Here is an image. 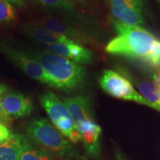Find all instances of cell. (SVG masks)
I'll return each mask as SVG.
<instances>
[{
	"label": "cell",
	"instance_id": "obj_14",
	"mask_svg": "<svg viewBox=\"0 0 160 160\" xmlns=\"http://www.w3.org/2000/svg\"><path fill=\"white\" fill-rule=\"evenodd\" d=\"M137 85L141 94L160 108V89L156 84L150 81L141 80L137 82Z\"/></svg>",
	"mask_w": 160,
	"mask_h": 160
},
{
	"label": "cell",
	"instance_id": "obj_17",
	"mask_svg": "<svg viewBox=\"0 0 160 160\" xmlns=\"http://www.w3.org/2000/svg\"><path fill=\"white\" fill-rule=\"evenodd\" d=\"M20 160H54L48 153L43 151L30 149L24 152Z\"/></svg>",
	"mask_w": 160,
	"mask_h": 160
},
{
	"label": "cell",
	"instance_id": "obj_18",
	"mask_svg": "<svg viewBox=\"0 0 160 160\" xmlns=\"http://www.w3.org/2000/svg\"><path fill=\"white\" fill-rule=\"evenodd\" d=\"M8 90V87H7V86L2 83H0V122L7 125H9L11 123L12 119L8 117V115L6 113L5 110H4L2 104V96Z\"/></svg>",
	"mask_w": 160,
	"mask_h": 160
},
{
	"label": "cell",
	"instance_id": "obj_9",
	"mask_svg": "<svg viewBox=\"0 0 160 160\" xmlns=\"http://www.w3.org/2000/svg\"><path fill=\"white\" fill-rule=\"evenodd\" d=\"M5 111L11 119H19L31 114L33 110L31 98L17 91L5 92L2 96Z\"/></svg>",
	"mask_w": 160,
	"mask_h": 160
},
{
	"label": "cell",
	"instance_id": "obj_6",
	"mask_svg": "<svg viewBox=\"0 0 160 160\" xmlns=\"http://www.w3.org/2000/svg\"><path fill=\"white\" fill-rule=\"evenodd\" d=\"M62 101L68 109L80 135L100 128L93 119L88 97L79 95L63 98Z\"/></svg>",
	"mask_w": 160,
	"mask_h": 160
},
{
	"label": "cell",
	"instance_id": "obj_1",
	"mask_svg": "<svg viewBox=\"0 0 160 160\" xmlns=\"http://www.w3.org/2000/svg\"><path fill=\"white\" fill-rule=\"evenodd\" d=\"M111 21L118 36L106 46L107 53L160 68V40L142 27L126 25L114 18Z\"/></svg>",
	"mask_w": 160,
	"mask_h": 160
},
{
	"label": "cell",
	"instance_id": "obj_4",
	"mask_svg": "<svg viewBox=\"0 0 160 160\" xmlns=\"http://www.w3.org/2000/svg\"><path fill=\"white\" fill-rule=\"evenodd\" d=\"M40 103L45 110L52 122L66 138L72 142L77 143L82 138L71 113L62 101L54 93L48 91L40 97Z\"/></svg>",
	"mask_w": 160,
	"mask_h": 160
},
{
	"label": "cell",
	"instance_id": "obj_12",
	"mask_svg": "<svg viewBox=\"0 0 160 160\" xmlns=\"http://www.w3.org/2000/svg\"><path fill=\"white\" fill-rule=\"evenodd\" d=\"M36 22L53 33L65 36L78 43H88L90 42L89 38L87 35L84 34L77 29L55 18L45 17Z\"/></svg>",
	"mask_w": 160,
	"mask_h": 160
},
{
	"label": "cell",
	"instance_id": "obj_23",
	"mask_svg": "<svg viewBox=\"0 0 160 160\" xmlns=\"http://www.w3.org/2000/svg\"><path fill=\"white\" fill-rule=\"evenodd\" d=\"M157 2H158V4L160 5V0H157Z\"/></svg>",
	"mask_w": 160,
	"mask_h": 160
},
{
	"label": "cell",
	"instance_id": "obj_19",
	"mask_svg": "<svg viewBox=\"0 0 160 160\" xmlns=\"http://www.w3.org/2000/svg\"><path fill=\"white\" fill-rule=\"evenodd\" d=\"M13 133L8 128L5 124L0 122V145L5 143L11 137Z\"/></svg>",
	"mask_w": 160,
	"mask_h": 160
},
{
	"label": "cell",
	"instance_id": "obj_20",
	"mask_svg": "<svg viewBox=\"0 0 160 160\" xmlns=\"http://www.w3.org/2000/svg\"><path fill=\"white\" fill-rule=\"evenodd\" d=\"M5 1L8 2L11 5H13L15 6H17L18 8H25L26 5L25 0H5Z\"/></svg>",
	"mask_w": 160,
	"mask_h": 160
},
{
	"label": "cell",
	"instance_id": "obj_15",
	"mask_svg": "<svg viewBox=\"0 0 160 160\" xmlns=\"http://www.w3.org/2000/svg\"><path fill=\"white\" fill-rule=\"evenodd\" d=\"M17 11L13 5L5 0H0V23L11 25L16 21Z\"/></svg>",
	"mask_w": 160,
	"mask_h": 160
},
{
	"label": "cell",
	"instance_id": "obj_11",
	"mask_svg": "<svg viewBox=\"0 0 160 160\" xmlns=\"http://www.w3.org/2000/svg\"><path fill=\"white\" fill-rule=\"evenodd\" d=\"M32 148L28 138L13 133L7 142L0 145V160H20L24 152Z\"/></svg>",
	"mask_w": 160,
	"mask_h": 160
},
{
	"label": "cell",
	"instance_id": "obj_10",
	"mask_svg": "<svg viewBox=\"0 0 160 160\" xmlns=\"http://www.w3.org/2000/svg\"><path fill=\"white\" fill-rule=\"evenodd\" d=\"M48 51L62 56L79 64H90L93 59V53L91 50L78 42L68 44H54L46 45Z\"/></svg>",
	"mask_w": 160,
	"mask_h": 160
},
{
	"label": "cell",
	"instance_id": "obj_22",
	"mask_svg": "<svg viewBox=\"0 0 160 160\" xmlns=\"http://www.w3.org/2000/svg\"><path fill=\"white\" fill-rule=\"evenodd\" d=\"M71 1H73V0H71ZM74 1H77V2H82L85 1V0H74Z\"/></svg>",
	"mask_w": 160,
	"mask_h": 160
},
{
	"label": "cell",
	"instance_id": "obj_21",
	"mask_svg": "<svg viewBox=\"0 0 160 160\" xmlns=\"http://www.w3.org/2000/svg\"><path fill=\"white\" fill-rule=\"evenodd\" d=\"M116 160H127L120 151L116 152Z\"/></svg>",
	"mask_w": 160,
	"mask_h": 160
},
{
	"label": "cell",
	"instance_id": "obj_2",
	"mask_svg": "<svg viewBox=\"0 0 160 160\" xmlns=\"http://www.w3.org/2000/svg\"><path fill=\"white\" fill-rule=\"evenodd\" d=\"M31 54L42 67L51 88L71 92L83 87L86 69L81 64L50 51H33Z\"/></svg>",
	"mask_w": 160,
	"mask_h": 160
},
{
	"label": "cell",
	"instance_id": "obj_16",
	"mask_svg": "<svg viewBox=\"0 0 160 160\" xmlns=\"http://www.w3.org/2000/svg\"><path fill=\"white\" fill-rule=\"evenodd\" d=\"M41 5L47 7L55 8L73 11L75 10L74 5L71 0H36Z\"/></svg>",
	"mask_w": 160,
	"mask_h": 160
},
{
	"label": "cell",
	"instance_id": "obj_7",
	"mask_svg": "<svg viewBox=\"0 0 160 160\" xmlns=\"http://www.w3.org/2000/svg\"><path fill=\"white\" fill-rule=\"evenodd\" d=\"M111 14L118 21L142 27L145 22L144 0H108Z\"/></svg>",
	"mask_w": 160,
	"mask_h": 160
},
{
	"label": "cell",
	"instance_id": "obj_8",
	"mask_svg": "<svg viewBox=\"0 0 160 160\" xmlns=\"http://www.w3.org/2000/svg\"><path fill=\"white\" fill-rule=\"evenodd\" d=\"M0 52L15 63L24 73L32 79L37 80L41 83L49 85L48 76L42 67L34 58L20 52L7 44L0 41Z\"/></svg>",
	"mask_w": 160,
	"mask_h": 160
},
{
	"label": "cell",
	"instance_id": "obj_13",
	"mask_svg": "<svg viewBox=\"0 0 160 160\" xmlns=\"http://www.w3.org/2000/svg\"><path fill=\"white\" fill-rule=\"evenodd\" d=\"M22 28L24 31L33 39L47 45L54 44H68L75 42L65 36L53 33L37 22L25 24L22 25Z\"/></svg>",
	"mask_w": 160,
	"mask_h": 160
},
{
	"label": "cell",
	"instance_id": "obj_3",
	"mask_svg": "<svg viewBox=\"0 0 160 160\" xmlns=\"http://www.w3.org/2000/svg\"><path fill=\"white\" fill-rule=\"evenodd\" d=\"M26 133L36 143L60 157L71 159L77 156L68 140L45 118L37 117L31 119L26 128Z\"/></svg>",
	"mask_w": 160,
	"mask_h": 160
},
{
	"label": "cell",
	"instance_id": "obj_5",
	"mask_svg": "<svg viewBox=\"0 0 160 160\" xmlns=\"http://www.w3.org/2000/svg\"><path fill=\"white\" fill-rule=\"evenodd\" d=\"M100 86L108 94L117 99L133 101L160 112V108L136 91L131 82L111 70L103 71L99 79Z\"/></svg>",
	"mask_w": 160,
	"mask_h": 160
}]
</instances>
